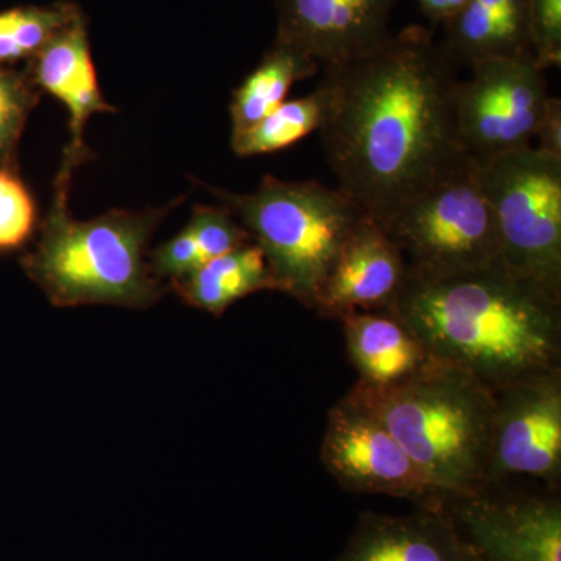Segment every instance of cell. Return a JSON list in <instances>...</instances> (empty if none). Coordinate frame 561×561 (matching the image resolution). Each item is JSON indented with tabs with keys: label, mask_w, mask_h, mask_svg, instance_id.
I'll return each mask as SVG.
<instances>
[{
	"label": "cell",
	"mask_w": 561,
	"mask_h": 561,
	"mask_svg": "<svg viewBox=\"0 0 561 561\" xmlns=\"http://www.w3.org/2000/svg\"><path fill=\"white\" fill-rule=\"evenodd\" d=\"M331 102L321 146L337 187L382 221L465 157L457 65L424 27L323 68Z\"/></svg>",
	"instance_id": "cell-1"
},
{
	"label": "cell",
	"mask_w": 561,
	"mask_h": 561,
	"mask_svg": "<svg viewBox=\"0 0 561 561\" xmlns=\"http://www.w3.org/2000/svg\"><path fill=\"white\" fill-rule=\"evenodd\" d=\"M390 311L435 360L490 390L561 368V301L501 262L445 278L409 273Z\"/></svg>",
	"instance_id": "cell-2"
},
{
	"label": "cell",
	"mask_w": 561,
	"mask_h": 561,
	"mask_svg": "<svg viewBox=\"0 0 561 561\" xmlns=\"http://www.w3.org/2000/svg\"><path fill=\"white\" fill-rule=\"evenodd\" d=\"M346 394L400 442L440 507L485 489L494 391L470 373L434 359L408 381L382 389L356 382Z\"/></svg>",
	"instance_id": "cell-3"
},
{
	"label": "cell",
	"mask_w": 561,
	"mask_h": 561,
	"mask_svg": "<svg viewBox=\"0 0 561 561\" xmlns=\"http://www.w3.org/2000/svg\"><path fill=\"white\" fill-rule=\"evenodd\" d=\"M69 187L55 184L54 202L41 224L39 241L21 260L22 268L57 308L110 305L147 309L164 286L146 261L147 245L169 210L113 209L76 220L68 208Z\"/></svg>",
	"instance_id": "cell-4"
},
{
	"label": "cell",
	"mask_w": 561,
	"mask_h": 561,
	"mask_svg": "<svg viewBox=\"0 0 561 561\" xmlns=\"http://www.w3.org/2000/svg\"><path fill=\"white\" fill-rule=\"evenodd\" d=\"M208 187L264 253L276 290L316 306L332 265L367 217L337 186L262 179L249 194Z\"/></svg>",
	"instance_id": "cell-5"
},
{
	"label": "cell",
	"mask_w": 561,
	"mask_h": 561,
	"mask_svg": "<svg viewBox=\"0 0 561 561\" xmlns=\"http://www.w3.org/2000/svg\"><path fill=\"white\" fill-rule=\"evenodd\" d=\"M378 224L421 278L481 271L501 260L496 220L468 154Z\"/></svg>",
	"instance_id": "cell-6"
},
{
	"label": "cell",
	"mask_w": 561,
	"mask_h": 561,
	"mask_svg": "<svg viewBox=\"0 0 561 561\" xmlns=\"http://www.w3.org/2000/svg\"><path fill=\"white\" fill-rule=\"evenodd\" d=\"M479 172L501 264L561 301V158L529 146L482 162Z\"/></svg>",
	"instance_id": "cell-7"
},
{
	"label": "cell",
	"mask_w": 561,
	"mask_h": 561,
	"mask_svg": "<svg viewBox=\"0 0 561 561\" xmlns=\"http://www.w3.org/2000/svg\"><path fill=\"white\" fill-rule=\"evenodd\" d=\"M548 98L546 70L531 55L476 62L457 87L461 150L482 164L531 146Z\"/></svg>",
	"instance_id": "cell-8"
},
{
	"label": "cell",
	"mask_w": 561,
	"mask_h": 561,
	"mask_svg": "<svg viewBox=\"0 0 561 561\" xmlns=\"http://www.w3.org/2000/svg\"><path fill=\"white\" fill-rule=\"evenodd\" d=\"M527 478L561 486V368L494 391L486 486Z\"/></svg>",
	"instance_id": "cell-9"
},
{
	"label": "cell",
	"mask_w": 561,
	"mask_h": 561,
	"mask_svg": "<svg viewBox=\"0 0 561 561\" xmlns=\"http://www.w3.org/2000/svg\"><path fill=\"white\" fill-rule=\"evenodd\" d=\"M478 561H561L560 491L490 485L443 502Z\"/></svg>",
	"instance_id": "cell-10"
},
{
	"label": "cell",
	"mask_w": 561,
	"mask_h": 561,
	"mask_svg": "<svg viewBox=\"0 0 561 561\" xmlns=\"http://www.w3.org/2000/svg\"><path fill=\"white\" fill-rule=\"evenodd\" d=\"M320 460L343 490L383 494L440 508L409 454L390 431L348 394L328 412Z\"/></svg>",
	"instance_id": "cell-11"
},
{
	"label": "cell",
	"mask_w": 561,
	"mask_h": 561,
	"mask_svg": "<svg viewBox=\"0 0 561 561\" xmlns=\"http://www.w3.org/2000/svg\"><path fill=\"white\" fill-rule=\"evenodd\" d=\"M398 0H276V38L320 68L339 65L381 44Z\"/></svg>",
	"instance_id": "cell-12"
},
{
	"label": "cell",
	"mask_w": 561,
	"mask_h": 561,
	"mask_svg": "<svg viewBox=\"0 0 561 561\" xmlns=\"http://www.w3.org/2000/svg\"><path fill=\"white\" fill-rule=\"evenodd\" d=\"M408 276L400 247L367 216L332 265L313 311L334 320L353 312L390 311Z\"/></svg>",
	"instance_id": "cell-13"
},
{
	"label": "cell",
	"mask_w": 561,
	"mask_h": 561,
	"mask_svg": "<svg viewBox=\"0 0 561 561\" xmlns=\"http://www.w3.org/2000/svg\"><path fill=\"white\" fill-rule=\"evenodd\" d=\"M28 76L39 91L49 92L69 111L70 144L55 183L70 186L73 169L91 154L83 142L88 121L94 114L117 111L105 101L99 87L81 11L33 58Z\"/></svg>",
	"instance_id": "cell-14"
},
{
	"label": "cell",
	"mask_w": 561,
	"mask_h": 561,
	"mask_svg": "<svg viewBox=\"0 0 561 561\" xmlns=\"http://www.w3.org/2000/svg\"><path fill=\"white\" fill-rule=\"evenodd\" d=\"M332 561H478L442 508L408 515L364 512L345 548Z\"/></svg>",
	"instance_id": "cell-15"
},
{
	"label": "cell",
	"mask_w": 561,
	"mask_h": 561,
	"mask_svg": "<svg viewBox=\"0 0 561 561\" xmlns=\"http://www.w3.org/2000/svg\"><path fill=\"white\" fill-rule=\"evenodd\" d=\"M339 321L346 354L362 386L382 389L408 381L434 360L426 346L394 312H353Z\"/></svg>",
	"instance_id": "cell-16"
},
{
	"label": "cell",
	"mask_w": 561,
	"mask_h": 561,
	"mask_svg": "<svg viewBox=\"0 0 561 561\" xmlns=\"http://www.w3.org/2000/svg\"><path fill=\"white\" fill-rule=\"evenodd\" d=\"M443 27L442 44L457 66L534 57L529 0H468Z\"/></svg>",
	"instance_id": "cell-17"
},
{
	"label": "cell",
	"mask_w": 561,
	"mask_h": 561,
	"mask_svg": "<svg viewBox=\"0 0 561 561\" xmlns=\"http://www.w3.org/2000/svg\"><path fill=\"white\" fill-rule=\"evenodd\" d=\"M192 308L220 317L251 294L276 290L267 261L253 241L202 264L186 279L171 284Z\"/></svg>",
	"instance_id": "cell-18"
},
{
	"label": "cell",
	"mask_w": 561,
	"mask_h": 561,
	"mask_svg": "<svg viewBox=\"0 0 561 561\" xmlns=\"http://www.w3.org/2000/svg\"><path fill=\"white\" fill-rule=\"evenodd\" d=\"M319 69V62L309 55L276 38L256 69L232 92L231 135L254 127L286 102L297 81L316 76Z\"/></svg>",
	"instance_id": "cell-19"
},
{
	"label": "cell",
	"mask_w": 561,
	"mask_h": 561,
	"mask_svg": "<svg viewBox=\"0 0 561 561\" xmlns=\"http://www.w3.org/2000/svg\"><path fill=\"white\" fill-rule=\"evenodd\" d=\"M330 88L319 87L305 98L286 101L249 130L231 135V147L238 157L275 153L289 149L313 131H320L330 111Z\"/></svg>",
	"instance_id": "cell-20"
},
{
	"label": "cell",
	"mask_w": 561,
	"mask_h": 561,
	"mask_svg": "<svg viewBox=\"0 0 561 561\" xmlns=\"http://www.w3.org/2000/svg\"><path fill=\"white\" fill-rule=\"evenodd\" d=\"M80 10L72 3L21 7L0 13V66L33 60Z\"/></svg>",
	"instance_id": "cell-21"
},
{
	"label": "cell",
	"mask_w": 561,
	"mask_h": 561,
	"mask_svg": "<svg viewBox=\"0 0 561 561\" xmlns=\"http://www.w3.org/2000/svg\"><path fill=\"white\" fill-rule=\"evenodd\" d=\"M39 90L28 73L0 66V162L16 168L18 144L32 110L38 105Z\"/></svg>",
	"instance_id": "cell-22"
},
{
	"label": "cell",
	"mask_w": 561,
	"mask_h": 561,
	"mask_svg": "<svg viewBox=\"0 0 561 561\" xmlns=\"http://www.w3.org/2000/svg\"><path fill=\"white\" fill-rule=\"evenodd\" d=\"M36 225L35 202L13 169H0V251L20 249Z\"/></svg>",
	"instance_id": "cell-23"
},
{
	"label": "cell",
	"mask_w": 561,
	"mask_h": 561,
	"mask_svg": "<svg viewBox=\"0 0 561 561\" xmlns=\"http://www.w3.org/2000/svg\"><path fill=\"white\" fill-rule=\"evenodd\" d=\"M187 228L197 242L203 264L251 242L249 231L225 206H195Z\"/></svg>",
	"instance_id": "cell-24"
},
{
	"label": "cell",
	"mask_w": 561,
	"mask_h": 561,
	"mask_svg": "<svg viewBox=\"0 0 561 561\" xmlns=\"http://www.w3.org/2000/svg\"><path fill=\"white\" fill-rule=\"evenodd\" d=\"M531 49L542 69L561 65V0H529Z\"/></svg>",
	"instance_id": "cell-25"
},
{
	"label": "cell",
	"mask_w": 561,
	"mask_h": 561,
	"mask_svg": "<svg viewBox=\"0 0 561 561\" xmlns=\"http://www.w3.org/2000/svg\"><path fill=\"white\" fill-rule=\"evenodd\" d=\"M203 264L197 242L190 231L184 228L171 241L162 243L151 253L150 271L158 279L165 278L169 283L186 279Z\"/></svg>",
	"instance_id": "cell-26"
},
{
	"label": "cell",
	"mask_w": 561,
	"mask_h": 561,
	"mask_svg": "<svg viewBox=\"0 0 561 561\" xmlns=\"http://www.w3.org/2000/svg\"><path fill=\"white\" fill-rule=\"evenodd\" d=\"M535 139H538V149L553 157L561 158V101L549 95L538 121Z\"/></svg>",
	"instance_id": "cell-27"
},
{
	"label": "cell",
	"mask_w": 561,
	"mask_h": 561,
	"mask_svg": "<svg viewBox=\"0 0 561 561\" xmlns=\"http://www.w3.org/2000/svg\"><path fill=\"white\" fill-rule=\"evenodd\" d=\"M467 2L468 0H416L424 16L434 24H445L454 14L459 13Z\"/></svg>",
	"instance_id": "cell-28"
}]
</instances>
